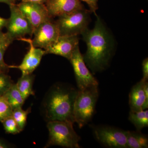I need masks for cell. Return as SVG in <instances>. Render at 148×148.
I'll return each mask as SVG.
<instances>
[{
    "label": "cell",
    "mask_w": 148,
    "mask_h": 148,
    "mask_svg": "<svg viewBox=\"0 0 148 148\" xmlns=\"http://www.w3.org/2000/svg\"><path fill=\"white\" fill-rule=\"evenodd\" d=\"M19 40L29 43L30 48L24 56L22 62L18 66H10V68L19 69L22 75L32 74L40 65L43 56L45 55V51L40 48L35 47L32 43V40L21 38Z\"/></svg>",
    "instance_id": "8fae6325"
},
{
    "label": "cell",
    "mask_w": 148,
    "mask_h": 148,
    "mask_svg": "<svg viewBox=\"0 0 148 148\" xmlns=\"http://www.w3.org/2000/svg\"><path fill=\"white\" fill-rule=\"evenodd\" d=\"M78 89L71 84L58 82L46 93L41 111L47 122L64 121L75 123L74 108Z\"/></svg>",
    "instance_id": "7a4b0ae2"
},
{
    "label": "cell",
    "mask_w": 148,
    "mask_h": 148,
    "mask_svg": "<svg viewBox=\"0 0 148 148\" xmlns=\"http://www.w3.org/2000/svg\"><path fill=\"white\" fill-rule=\"evenodd\" d=\"M128 119L134 125L137 130L141 131L143 128L148 126V110H130Z\"/></svg>",
    "instance_id": "ac0fdd59"
},
{
    "label": "cell",
    "mask_w": 148,
    "mask_h": 148,
    "mask_svg": "<svg viewBox=\"0 0 148 148\" xmlns=\"http://www.w3.org/2000/svg\"><path fill=\"white\" fill-rule=\"evenodd\" d=\"M69 61L73 66L78 90L98 86V81L88 69L79 46L76 48Z\"/></svg>",
    "instance_id": "52a82bcc"
},
{
    "label": "cell",
    "mask_w": 148,
    "mask_h": 148,
    "mask_svg": "<svg viewBox=\"0 0 148 148\" xmlns=\"http://www.w3.org/2000/svg\"><path fill=\"white\" fill-rule=\"evenodd\" d=\"M85 2L87 4L89 7V10L91 13H94L95 16H97L96 14V11L98 9V0H79Z\"/></svg>",
    "instance_id": "cb8c5ba5"
},
{
    "label": "cell",
    "mask_w": 148,
    "mask_h": 148,
    "mask_svg": "<svg viewBox=\"0 0 148 148\" xmlns=\"http://www.w3.org/2000/svg\"><path fill=\"white\" fill-rule=\"evenodd\" d=\"M1 123L7 133L16 134L21 131L12 116L3 120Z\"/></svg>",
    "instance_id": "7402d4cb"
},
{
    "label": "cell",
    "mask_w": 148,
    "mask_h": 148,
    "mask_svg": "<svg viewBox=\"0 0 148 148\" xmlns=\"http://www.w3.org/2000/svg\"><path fill=\"white\" fill-rule=\"evenodd\" d=\"M146 81L148 80L142 79L131 88L129 94L130 110L139 111L148 109V101L146 99L144 88Z\"/></svg>",
    "instance_id": "5bb4252c"
},
{
    "label": "cell",
    "mask_w": 148,
    "mask_h": 148,
    "mask_svg": "<svg viewBox=\"0 0 148 148\" xmlns=\"http://www.w3.org/2000/svg\"><path fill=\"white\" fill-rule=\"evenodd\" d=\"M45 4L52 18L85 8L79 0H48Z\"/></svg>",
    "instance_id": "4fadbf2b"
},
{
    "label": "cell",
    "mask_w": 148,
    "mask_h": 148,
    "mask_svg": "<svg viewBox=\"0 0 148 148\" xmlns=\"http://www.w3.org/2000/svg\"><path fill=\"white\" fill-rule=\"evenodd\" d=\"M31 111V108H29L27 110H24L22 108L14 109L12 116L18 125L21 131L24 130L27 123V116Z\"/></svg>",
    "instance_id": "ffe728a7"
},
{
    "label": "cell",
    "mask_w": 148,
    "mask_h": 148,
    "mask_svg": "<svg viewBox=\"0 0 148 148\" xmlns=\"http://www.w3.org/2000/svg\"><path fill=\"white\" fill-rule=\"evenodd\" d=\"M90 12L86 9L59 16L55 21L60 36H79L88 28L91 21Z\"/></svg>",
    "instance_id": "5b68a950"
},
{
    "label": "cell",
    "mask_w": 148,
    "mask_h": 148,
    "mask_svg": "<svg viewBox=\"0 0 148 148\" xmlns=\"http://www.w3.org/2000/svg\"><path fill=\"white\" fill-rule=\"evenodd\" d=\"M8 21V18H5L0 16V30L6 27Z\"/></svg>",
    "instance_id": "4316f807"
},
{
    "label": "cell",
    "mask_w": 148,
    "mask_h": 148,
    "mask_svg": "<svg viewBox=\"0 0 148 148\" xmlns=\"http://www.w3.org/2000/svg\"><path fill=\"white\" fill-rule=\"evenodd\" d=\"M16 5L34 30L43 22L53 19L49 14L45 4L21 2Z\"/></svg>",
    "instance_id": "30bf717a"
},
{
    "label": "cell",
    "mask_w": 148,
    "mask_h": 148,
    "mask_svg": "<svg viewBox=\"0 0 148 148\" xmlns=\"http://www.w3.org/2000/svg\"><path fill=\"white\" fill-rule=\"evenodd\" d=\"M14 84L11 78L7 74L0 73V96L4 95Z\"/></svg>",
    "instance_id": "603a6c76"
},
{
    "label": "cell",
    "mask_w": 148,
    "mask_h": 148,
    "mask_svg": "<svg viewBox=\"0 0 148 148\" xmlns=\"http://www.w3.org/2000/svg\"><path fill=\"white\" fill-rule=\"evenodd\" d=\"M17 0H0V3H4L9 6L16 4Z\"/></svg>",
    "instance_id": "f1b7e54d"
},
{
    "label": "cell",
    "mask_w": 148,
    "mask_h": 148,
    "mask_svg": "<svg viewBox=\"0 0 148 148\" xmlns=\"http://www.w3.org/2000/svg\"><path fill=\"white\" fill-rule=\"evenodd\" d=\"M143 79L148 80V58L144 59L142 63Z\"/></svg>",
    "instance_id": "d4e9b609"
},
{
    "label": "cell",
    "mask_w": 148,
    "mask_h": 148,
    "mask_svg": "<svg viewBox=\"0 0 148 148\" xmlns=\"http://www.w3.org/2000/svg\"><path fill=\"white\" fill-rule=\"evenodd\" d=\"M79 42V36H60L45 49V54L60 56L69 60L76 48L78 46Z\"/></svg>",
    "instance_id": "7c38bea8"
},
{
    "label": "cell",
    "mask_w": 148,
    "mask_h": 148,
    "mask_svg": "<svg viewBox=\"0 0 148 148\" xmlns=\"http://www.w3.org/2000/svg\"><path fill=\"white\" fill-rule=\"evenodd\" d=\"M32 43L36 47L47 48L60 36L58 26L53 19L43 22L35 28Z\"/></svg>",
    "instance_id": "9c48e42d"
},
{
    "label": "cell",
    "mask_w": 148,
    "mask_h": 148,
    "mask_svg": "<svg viewBox=\"0 0 148 148\" xmlns=\"http://www.w3.org/2000/svg\"><path fill=\"white\" fill-rule=\"evenodd\" d=\"M13 109L4 96H0V122L12 116Z\"/></svg>",
    "instance_id": "44dd1931"
},
{
    "label": "cell",
    "mask_w": 148,
    "mask_h": 148,
    "mask_svg": "<svg viewBox=\"0 0 148 148\" xmlns=\"http://www.w3.org/2000/svg\"><path fill=\"white\" fill-rule=\"evenodd\" d=\"M96 17L94 28L88 29L82 34L87 45L84 59L93 75L107 69L114 51L113 38L101 18Z\"/></svg>",
    "instance_id": "6da1fadb"
},
{
    "label": "cell",
    "mask_w": 148,
    "mask_h": 148,
    "mask_svg": "<svg viewBox=\"0 0 148 148\" xmlns=\"http://www.w3.org/2000/svg\"><path fill=\"white\" fill-rule=\"evenodd\" d=\"M73 123L64 121L47 122L49 139L45 148L58 146L68 148H79L80 137L73 128Z\"/></svg>",
    "instance_id": "277c9868"
},
{
    "label": "cell",
    "mask_w": 148,
    "mask_h": 148,
    "mask_svg": "<svg viewBox=\"0 0 148 148\" xmlns=\"http://www.w3.org/2000/svg\"><path fill=\"white\" fill-rule=\"evenodd\" d=\"M94 137L101 145L110 148H127V130L107 125L92 126Z\"/></svg>",
    "instance_id": "8992f818"
},
{
    "label": "cell",
    "mask_w": 148,
    "mask_h": 148,
    "mask_svg": "<svg viewBox=\"0 0 148 148\" xmlns=\"http://www.w3.org/2000/svg\"><path fill=\"white\" fill-rule=\"evenodd\" d=\"M3 96L5 97L13 110L17 108H22L25 101L18 90L16 84H14Z\"/></svg>",
    "instance_id": "d6986e66"
},
{
    "label": "cell",
    "mask_w": 148,
    "mask_h": 148,
    "mask_svg": "<svg viewBox=\"0 0 148 148\" xmlns=\"http://www.w3.org/2000/svg\"><path fill=\"white\" fill-rule=\"evenodd\" d=\"M10 16L5 28L7 34L14 40L24 38L26 35L32 36L34 29L32 25L23 15L16 4L9 6Z\"/></svg>",
    "instance_id": "ba28073f"
},
{
    "label": "cell",
    "mask_w": 148,
    "mask_h": 148,
    "mask_svg": "<svg viewBox=\"0 0 148 148\" xmlns=\"http://www.w3.org/2000/svg\"><path fill=\"white\" fill-rule=\"evenodd\" d=\"M13 41L6 33L0 30V73L7 74L9 71L10 66L5 62L4 56L6 51Z\"/></svg>",
    "instance_id": "e0dca14e"
},
{
    "label": "cell",
    "mask_w": 148,
    "mask_h": 148,
    "mask_svg": "<svg viewBox=\"0 0 148 148\" xmlns=\"http://www.w3.org/2000/svg\"><path fill=\"white\" fill-rule=\"evenodd\" d=\"M21 2H31L40 3L45 4L48 0H21Z\"/></svg>",
    "instance_id": "83f0119b"
},
{
    "label": "cell",
    "mask_w": 148,
    "mask_h": 148,
    "mask_svg": "<svg viewBox=\"0 0 148 148\" xmlns=\"http://www.w3.org/2000/svg\"><path fill=\"white\" fill-rule=\"evenodd\" d=\"M13 146L6 140L0 138V148L13 147Z\"/></svg>",
    "instance_id": "484cf974"
},
{
    "label": "cell",
    "mask_w": 148,
    "mask_h": 148,
    "mask_svg": "<svg viewBox=\"0 0 148 148\" xmlns=\"http://www.w3.org/2000/svg\"><path fill=\"white\" fill-rule=\"evenodd\" d=\"M99 95L98 86L78 90L74 104V116L80 128L91 121L94 116Z\"/></svg>",
    "instance_id": "3957f363"
},
{
    "label": "cell",
    "mask_w": 148,
    "mask_h": 148,
    "mask_svg": "<svg viewBox=\"0 0 148 148\" xmlns=\"http://www.w3.org/2000/svg\"><path fill=\"white\" fill-rule=\"evenodd\" d=\"M34 79L35 75L33 73L21 75L16 84L18 90L25 101L30 95H35L33 88Z\"/></svg>",
    "instance_id": "9a60e30c"
},
{
    "label": "cell",
    "mask_w": 148,
    "mask_h": 148,
    "mask_svg": "<svg viewBox=\"0 0 148 148\" xmlns=\"http://www.w3.org/2000/svg\"><path fill=\"white\" fill-rule=\"evenodd\" d=\"M148 147L147 135L140 131H128L127 139V148Z\"/></svg>",
    "instance_id": "2e32d148"
}]
</instances>
